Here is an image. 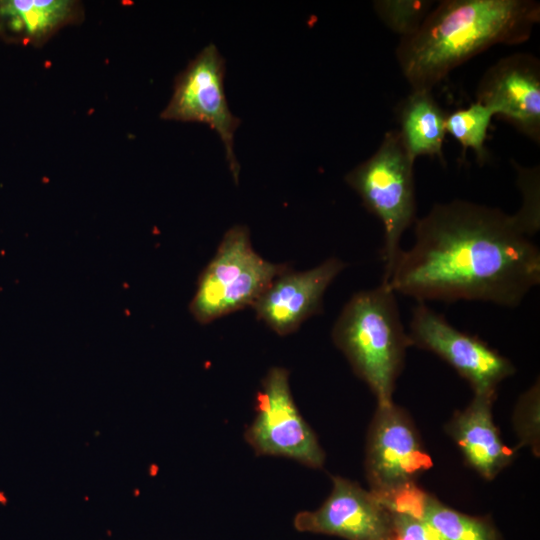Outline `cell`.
Instances as JSON below:
<instances>
[{
    "mask_svg": "<svg viewBox=\"0 0 540 540\" xmlns=\"http://www.w3.org/2000/svg\"><path fill=\"white\" fill-rule=\"evenodd\" d=\"M540 21L535 0H443L395 54L412 90L432 91L452 70L486 49L527 41Z\"/></svg>",
    "mask_w": 540,
    "mask_h": 540,
    "instance_id": "7a4b0ae2",
    "label": "cell"
},
{
    "mask_svg": "<svg viewBox=\"0 0 540 540\" xmlns=\"http://www.w3.org/2000/svg\"><path fill=\"white\" fill-rule=\"evenodd\" d=\"M429 464V457L404 412L393 402L377 405L366 451L370 491L378 497L388 496L414 483Z\"/></svg>",
    "mask_w": 540,
    "mask_h": 540,
    "instance_id": "9c48e42d",
    "label": "cell"
},
{
    "mask_svg": "<svg viewBox=\"0 0 540 540\" xmlns=\"http://www.w3.org/2000/svg\"><path fill=\"white\" fill-rule=\"evenodd\" d=\"M414 235L384 282L418 302L515 307L540 283V251L514 214L454 199L415 220Z\"/></svg>",
    "mask_w": 540,
    "mask_h": 540,
    "instance_id": "6da1fadb",
    "label": "cell"
},
{
    "mask_svg": "<svg viewBox=\"0 0 540 540\" xmlns=\"http://www.w3.org/2000/svg\"><path fill=\"white\" fill-rule=\"evenodd\" d=\"M379 19L393 32L408 37L414 34L433 8L431 0H377L373 2Z\"/></svg>",
    "mask_w": 540,
    "mask_h": 540,
    "instance_id": "ac0fdd59",
    "label": "cell"
},
{
    "mask_svg": "<svg viewBox=\"0 0 540 540\" xmlns=\"http://www.w3.org/2000/svg\"><path fill=\"white\" fill-rule=\"evenodd\" d=\"M332 481V491L318 509L295 516V529L346 540H391V514L380 499L348 479Z\"/></svg>",
    "mask_w": 540,
    "mask_h": 540,
    "instance_id": "8fae6325",
    "label": "cell"
},
{
    "mask_svg": "<svg viewBox=\"0 0 540 540\" xmlns=\"http://www.w3.org/2000/svg\"><path fill=\"white\" fill-rule=\"evenodd\" d=\"M345 267L342 260L331 257L305 271L286 270L252 305L256 317L278 335L295 332L320 313L325 291Z\"/></svg>",
    "mask_w": 540,
    "mask_h": 540,
    "instance_id": "7c38bea8",
    "label": "cell"
},
{
    "mask_svg": "<svg viewBox=\"0 0 540 540\" xmlns=\"http://www.w3.org/2000/svg\"><path fill=\"white\" fill-rule=\"evenodd\" d=\"M288 269L286 264L260 256L252 247L249 229L235 225L225 232L215 255L200 273L189 311L197 322L208 324L252 307L272 281Z\"/></svg>",
    "mask_w": 540,
    "mask_h": 540,
    "instance_id": "5b68a950",
    "label": "cell"
},
{
    "mask_svg": "<svg viewBox=\"0 0 540 540\" xmlns=\"http://www.w3.org/2000/svg\"><path fill=\"white\" fill-rule=\"evenodd\" d=\"M245 440L257 455L282 456L311 468L324 464V451L293 400L283 367H272L263 378Z\"/></svg>",
    "mask_w": 540,
    "mask_h": 540,
    "instance_id": "8992f818",
    "label": "cell"
},
{
    "mask_svg": "<svg viewBox=\"0 0 540 540\" xmlns=\"http://www.w3.org/2000/svg\"><path fill=\"white\" fill-rule=\"evenodd\" d=\"M493 116L491 109L475 101L467 108L457 109L446 117V133L461 144L464 152L468 148L472 149L479 165L488 160L485 141Z\"/></svg>",
    "mask_w": 540,
    "mask_h": 540,
    "instance_id": "e0dca14e",
    "label": "cell"
},
{
    "mask_svg": "<svg viewBox=\"0 0 540 540\" xmlns=\"http://www.w3.org/2000/svg\"><path fill=\"white\" fill-rule=\"evenodd\" d=\"M476 102L539 145L540 62L533 54L515 53L490 66L478 84Z\"/></svg>",
    "mask_w": 540,
    "mask_h": 540,
    "instance_id": "30bf717a",
    "label": "cell"
},
{
    "mask_svg": "<svg viewBox=\"0 0 540 540\" xmlns=\"http://www.w3.org/2000/svg\"><path fill=\"white\" fill-rule=\"evenodd\" d=\"M446 117L447 114L428 90H412L401 103L398 132L414 161L419 156H436L445 163L442 148Z\"/></svg>",
    "mask_w": 540,
    "mask_h": 540,
    "instance_id": "2e32d148",
    "label": "cell"
},
{
    "mask_svg": "<svg viewBox=\"0 0 540 540\" xmlns=\"http://www.w3.org/2000/svg\"><path fill=\"white\" fill-rule=\"evenodd\" d=\"M379 499L389 512L424 520L443 540H498L495 528L487 520L445 506L415 483Z\"/></svg>",
    "mask_w": 540,
    "mask_h": 540,
    "instance_id": "5bb4252c",
    "label": "cell"
},
{
    "mask_svg": "<svg viewBox=\"0 0 540 540\" xmlns=\"http://www.w3.org/2000/svg\"><path fill=\"white\" fill-rule=\"evenodd\" d=\"M518 185L522 191L523 204L514 214L524 232L531 237L540 227L539 219V169L516 165Z\"/></svg>",
    "mask_w": 540,
    "mask_h": 540,
    "instance_id": "d6986e66",
    "label": "cell"
},
{
    "mask_svg": "<svg viewBox=\"0 0 540 540\" xmlns=\"http://www.w3.org/2000/svg\"><path fill=\"white\" fill-rule=\"evenodd\" d=\"M414 162L398 130H390L376 152L345 176L346 183L360 196L366 209L383 225V282L402 251L403 233L415 222Z\"/></svg>",
    "mask_w": 540,
    "mask_h": 540,
    "instance_id": "277c9868",
    "label": "cell"
},
{
    "mask_svg": "<svg viewBox=\"0 0 540 540\" xmlns=\"http://www.w3.org/2000/svg\"><path fill=\"white\" fill-rule=\"evenodd\" d=\"M82 19V5L74 0L0 1V27L36 46L46 43L61 28Z\"/></svg>",
    "mask_w": 540,
    "mask_h": 540,
    "instance_id": "9a60e30c",
    "label": "cell"
},
{
    "mask_svg": "<svg viewBox=\"0 0 540 540\" xmlns=\"http://www.w3.org/2000/svg\"><path fill=\"white\" fill-rule=\"evenodd\" d=\"M225 60L214 44L204 47L177 75L172 97L160 117L165 120L200 122L209 125L224 144L234 181L239 163L233 151L234 134L240 119L229 109L225 91Z\"/></svg>",
    "mask_w": 540,
    "mask_h": 540,
    "instance_id": "52a82bcc",
    "label": "cell"
},
{
    "mask_svg": "<svg viewBox=\"0 0 540 540\" xmlns=\"http://www.w3.org/2000/svg\"><path fill=\"white\" fill-rule=\"evenodd\" d=\"M332 338L370 387L377 405L391 404L405 350L411 345L391 287L382 282L355 293L339 314Z\"/></svg>",
    "mask_w": 540,
    "mask_h": 540,
    "instance_id": "3957f363",
    "label": "cell"
},
{
    "mask_svg": "<svg viewBox=\"0 0 540 540\" xmlns=\"http://www.w3.org/2000/svg\"><path fill=\"white\" fill-rule=\"evenodd\" d=\"M495 396L496 393L474 394L469 406L455 415L448 427L466 461L488 480L493 479L512 458L492 419L491 406Z\"/></svg>",
    "mask_w": 540,
    "mask_h": 540,
    "instance_id": "4fadbf2b",
    "label": "cell"
},
{
    "mask_svg": "<svg viewBox=\"0 0 540 540\" xmlns=\"http://www.w3.org/2000/svg\"><path fill=\"white\" fill-rule=\"evenodd\" d=\"M408 337L411 345L429 350L450 364L470 383L474 394L496 393L497 385L515 371L498 351L458 330L424 302L413 308Z\"/></svg>",
    "mask_w": 540,
    "mask_h": 540,
    "instance_id": "ba28073f",
    "label": "cell"
},
{
    "mask_svg": "<svg viewBox=\"0 0 540 540\" xmlns=\"http://www.w3.org/2000/svg\"><path fill=\"white\" fill-rule=\"evenodd\" d=\"M390 514L391 540H443L434 528L420 518L400 512Z\"/></svg>",
    "mask_w": 540,
    "mask_h": 540,
    "instance_id": "ffe728a7",
    "label": "cell"
}]
</instances>
